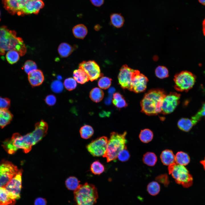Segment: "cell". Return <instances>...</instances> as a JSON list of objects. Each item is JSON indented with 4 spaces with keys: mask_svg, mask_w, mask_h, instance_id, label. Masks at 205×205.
I'll use <instances>...</instances> for the list:
<instances>
[{
    "mask_svg": "<svg viewBox=\"0 0 205 205\" xmlns=\"http://www.w3.org/2000/svg\"><path fill=\"white\" fill-rule=\"evenodd\" d=\"M48 127L47 123L42 120L36 123L32 132L23 136L19 133H15L11 138L3 142L2 146L10 154H13L19 149H22L25 153H28L31 150L32 146L46 136Z\"/></svg>",
    "mask_w": 205,
    "mask_h": 205,
    "instance_id": "cell-1",
    "label": "cell"
},
{
    "mask_svg": "<svg viewBox=\"0 0 205 205\" xmlns=\"http://www.w3.org/2000/svg\"><path fill=\"white\" fill-rule=\"evenodd\" d=\"M15 50L21 56L26 52V48L22 39L17 36L14 30H9L5 26L0 27V55L5 54L7 51Z\"/></svg>",
    "mask_w": 205,
    "mask_h": 205,
    "instance_id": "cell-2",
    "label": "cell"
},
{
    "mask_svg": "<svg viewBox=\"0 0 205 205\" xmlns=\"http://www.w3.org/2000/svg\"><path fill=\"white\" fill-rule=\"evenodd\" d=\"M166 95L162 89H153L149 91L141 101L142 112L148 115H155L161 113L163 101Z\"/></svg>",
    "mask_w": 205,
    "mask_h": 205,
    "instance_id": "cell-3",
    "label": "cell"
},
{
    "mask_svg": "<svg viewBox=\"0 0 205 205\" xmlns=\"http://www.w3.org/2000/svg\"><path fill=\"white\" fill-rule=\"evenodd\" d=\"M126 132L122 134L113 132L110 133L108 140L106 152L103 156L105 157L107 162L115 160L119 153L122 150L127 149Z\"/></svg>",
    "mask_w": 205,
    "mask_h": 205,
    "instance_id": "cell-4",
    "label": "cell"
},
{
    "mask_svg": "<svg viewBox=\"0 0 205 205\" xmlns=\"http://www.w3.org/2000/svg\"><path fill=\"white\" fill-rule=\"evenodd\" d=\"M74 194L77 205H94L98 198L97 188L87 183L80 184L74 190Z\"/></svg>",
    "mask_w": 205,
    "mask_h": 205,
    "instance_id": "cell-5",
    "label": "cell"
},
{
    "mask_svg": "<svg viewBox=\"0 0 205 205\" xmlns=\"http://www.w3.org/2000/svg\"><path fill=\"white\" fill-rule=\"evenodd\" d=\"M168 170L169 174L171 175L177 184L186 188L192 185V177L184 166L175 163L169 166Z\"/></svg>",
    "mask_w": 205,
    "mask_h": 205,
    "instance_id": "cell-6",
    "label": "cell"
},
{
    "mask_svg": "<svg viewBox=\"0 0 205 205\" xmlns=\"http://www.w3.org/2000/svg\"><path fill=\"white\" fill-rule=\"evenodd\" d=\"M196 79V76L192 73L187 71H182L174 76V87L179 91H188L193 87Z\"/></svg>",
    "mask_w": 205,
    "mask_h": 205,
    "instance_id": "cell-7",
    "label": "cell"
},
{
    "mask_svg": "<svg viewBox=\"0 0 205 205\" xmlns=\"http://www.w3.org/2000/svg\"><path fill=\"white\" fill-rule=\"evenodd\" d=\"M17 167L5 160L0 162V187H4L19 172Z\"/></svg>",
    "mask_w": 205,
    "mask_h": 205,
    "instance_id": "cell-8",
    "label": "cell"
},
{
    "mask_svg": "<svg viewBox=\"0 0 205 205\" xmlns=\"http://www.w3.org/2000/svg\"><path fill=\"white\" fill-rule=\"evenodd\" d=\"M22 172V169H19L18 173L4 186L12 197L16 200L20 198Z\"/></svg>",
    "mask_w": 205,
    "mask_h": 205,
    "instance_id": "cell-9",
    "label": "cell"
},
{
    "mask_svg": "<svg viewBox=\"0 0 205 205\" xmlns=\"http://www.w3.org/2000/svg\"><path fill=\"white\" fill-rule=\"evenodd\" d=\"M108 141V138L106 137L99 138L87 145V149L94 156H103L106 151Z\"/></svg>",
    "mask_w": 205,
    "mask_h": 205,
    "instance_id": "cell-10",
    "label": "cell"
},
{
    "mask_svg": "<svg viewBox=\"0 0 205 205\" xmlns=\"http://www.w3.org/2000/svg\"><path fill=\"white\" fill-rule=\"evenodd\" d=\"M181 95L176 92H171L164 98L161 106V113L164 114L173 112L179 104Z\"/></svg>",
    "mask_w": 205,
    "mask_h": 205,
    "instance_id": "cell-11",
    "label": "cell"
},
{
    "mask_svg": "<svg viewBox=\"0 0 205 205\" xmlns=\"http://www.w3.org/2000/svg\"><path fill=\"white\" fill-rule=\"evenodd\" d=\"M137 71L129 67L126 64L121 67L118 79L119 83L122 89L130 90L132 79Z\"/></svg>",
    "mask_w": 205,
    "mask_h": 205,
    "instance_id": "cell-12",
    "label": "cell"
},
{
    "mask_svg": "<svg viewBox=\"0 0 205 205\" xmlns=\"http://www.w3.org/2000/svg\"><path fill=\"white\" fill-rule=\"evenodd\" d=\"M79 67L85 72L91 81L102 76L99 65L94 61H83L79 64Z\"/></svg>",
    "mask_w": 205,
    "mask_h": 205,
    "instance_id": "cell-13",
    "label": "cell"
},
{
    "mask_svg": "<svg viewBox=\"0 0 205 205\" xmlns=\"http://www.w3.org/2000/svg\"><path fill=\"white\" fill-rule=\"evenodd\" d=\"M148 80L147 77L137 70L132 81L129 91L136 93L144 91Z\"/></svg>",
    "mask_w": 205,
    "mask_h": 205,
    "instance_id": "cell-14",
    "label": "cell"
},
{
    "mask_svg": "<svg viewBox=\"0 0 205 205\" xmlns=\"http://www.w3.org/2000/svg\"><path fill=\"white\" fill-rule=\"evenodd\" d=\"M30 0H2L5 9L12 15H22V10Z\"/></svg>",
    "mask_w": 205,
    "mask_h": 205,
    "instance_id": "cell-15",
    "label": "cell"
},
{
    "mask_svg": "<svg viewBox=\"0 0 205 205\" xmlns=\"http://www.w3.org/2000/svg\"><path fill=\"white\" fill-rule=\"evenodd\" d=\"M44 5V3L42 0H30L22 10V15L31 14H37Z\"/></svg>",
    "mask_w": 205,
    "mask_h": 205,
    "instance_id": "cell-16",
    "label": "cell"
},
{
    "mask_svg": "<svg viewBox=\"0 0 205 205\" xmlns=\"http://www.w3.org/2000/svg\"><path fill=\"white\" fill-rule=\"evenodd\" d=\"M29 81L32 87L38 86L41 85L44 80V77L42 71L39 69L28 74Z\"/></svg>",
    "mask_w": 205,
    "mask_h": 205,
    "instance_id": "cell-17",
    "label": "cell"
},
{
    "mask_svg": "<svg viewBox=\"0 0 205 205\" xmlns=\"http://www.w3.org/2000/svg\"><path fill=\"white\" fill-rule=\"evenodd\" d=\"M16 200L12 197L4 187H0V205H14Z\"/></svg>",
    "mask_w": 205,
    "mask_h": 205,
    "instance_id": "cell-18",
    "label": "cell"
},
{
    "mask_svg": "<svg viewBox=\"0 0 205 205\" xmlns=\"http://www.w3.org/2000/svg\"><path fill=\"white\" fill-rule=\"evenodd\" d=\"M13 117L7 109L0 108V127L3 128L9 124Z\"/></svg>",
    "mask_w": 205,
    "mask_h": 205,
    "instance_id": "cell-19",
    "label": "cell"
},
{
    "mask_svg": "<svg viewBox=\"0 0 205 205\" xmlns=\"http://www.w3.org/2000/svg\"><path fill=\"white\" fill-rule=\"evenodd\" d=\"M162 163L166 165H169L175 162V156L172 151L166 149L163 151L160 155Z\"/></svg>",
    "mask_w": 205,
    "mask_h": 205,
    "instance_id": "cell-20",
    "label": "cell"
},
{
    "mask_svg": "<svg viewBox=\"0 0 205 205\" xmlns=\"http://www.w3.org/2000/svg\"><path fill=\"white\" fill-rule=\"evenodd\" d=\"M73 78L77 83L83 84L89 80V77L83 69L79 68L73 72Z\"/></svg>",
    "mask_w": 205,
    "mask_h": 205,
    "instance_id": "cell-21",
    "label": "cell"
},
{
    "mask_svg": "<svg viewBox=\"0 0 205 205\" xmlns=\"http://www.w3.org/2000/svg\"><path fill=\"white\" fill-rule=\"evenodd\" d=\"M72 31L76 38L83 39L87 34L88 30L86 27L82 24H77L73 28Z\"/></svg>",
    "mask_w": 205,
    "mask_h": 205,
    "instance_id": "cell-22",
    "label": "cell"
},
{
    "mask_svg": "<svg viewBox=\"0 0 205 205\" xmlns=\"http://www.w3.org/2000/svg\"><path fill=\"white\" fill-rule=\"evenodd\" d=\"M194 125L191 119L182 118L178 121L177 126L181 130L185 132L189 131Z\"/></svg>",
    "mask_w": 205,
    "mask_h": 205,
    "instance_id": "cell-23",
    "label": "cell"
},
{
    "mask_svg": "<svg viewBox=\"0 0 205 205\" xmlns=\"http://www.w3.org/2000/svg\"><path fill=\"white\" fill-rule=\"evenodd\" d=\"M190 158L186 153L182 151L178 152L175 156V162L176 163L182 165H187L190 162Z\"/></svg>",
    "mask_w": 205,
    "mask_h": 205,
    "instance_id": "cell-24",
    "label": "cell"
},
{
    "mask_svg": "<svg viewBox=\"0 0 205 205\" xmlns=\"http://www.w3.org/2000/svg\"><path fill=\"white\" fill-rule=\"evenodd\" d=\"M73 51V48L66 43H61L59 46L58 51L60 55L62 57H67L69 56Z\"/></svg>",
    "mask_w": 205,
    "mask_h": 205,
    "instance_id": "cell-25",
    "label": "cell"
},
{
    "mask_svg": "<svg viewBox=\"0 0 205 205\" xmlns=\"http://www.w3.org/2000/svg\"><path fill=\"white\" fill-rule=\"evenodd\" d=\"M112 102L115 106L119 108L125 107L128 105L123 96L118 92L113 94Z\"/></svg>",
    "mask_w": 205,
    "mask_h": 205,
    "instance_id": "cell-26",
    "label": "cell"
},
{
    "mask_svg": "<svg viewBox=\"0 0 205 205\" xmlns=\"http://www.w3.org/2000/svg\"><path fill=\"white\" fill-rule=\"evenodd\" d=\"M104 96L103 91L98 87H95L92 89L89 94V97L91 99L96 102L101 101L102 99Z\"/></svg>",
    "mask_w": 205,
    "mask_h": 205,
    "instance_id": "cell-27",
    "label": "cell"
},
{
    "mask_svg": "<svg viewBox=\"0 0 205 205\" xmlns=\"http://www.w3.org/2000/svg\"><path fill=\"white\" fill-rule=\"evenodd\" d=\"M110 20L112 25L117 28L122 27L124 21L123 17L120 14L116 13L111 15Z\"/></svg>",
    "mask_w": 205,
    "mask_h": 205,
    "instance_id": "cell-28",
    "label": "cell"
},
{
    "mask_svg": "<svg viewBox=\"0 0 205 205\" xmlns=\"http://www.w3.org/2000/svg\"><path fill=\"white\" fill-rule=\"evenodd\" d=\"M157 160L155 154L153 152H148L144 154L143 157L144 163L146 165L153 166L156 164Z\"/></svg>",
    "mask_w": 205,
    "mask_h": 205,
    "instance_id": "cell-29",
    "label": "cell"
},
{
    "mask_svg": "<svg viewBox=\"0 0 205 205\" xmlns=\"http://www.w3.org/2000/svg\"><path fill=\"white\" fill-rule=\"evenodd\" d=\"M139 137L142 142L144 143H147L152 140L153 137V134L150 130L148 129H144L141 130Z\"/></svg>",
    "mask_w": 205,
    "mask_h": 205,
    "instance_id": "cell-30",
    "label": "cell"
},
{
    "mask_svg": "<svg viewBox=\"0 0 205 205\" xmlns=\"http://www.w3.org/2000/svg\"><path fill=\"white\" fill-rule=\"evenodd\" d=\"M80 133L82 138L88 139L93 135L94 133V130L91 126L88 125H85L81 128Z\"/></svg>",
    "mask_w": 205,
    "mask_h": 205,
    "instance_id": "cell-31",
    "label": "cell"
},
{
    "mask_svg": "<svg viewBox=\"0 0 205 205\" xmlns=\"http://www.w3.org/2000/svg\"><path fill=\"white\" fill-rule=\"evenodd\" d=\"M19 54L15 50L8 51L6 54V58L8 62L11 64L15 63L19 59Z\"/></svg>",
    "mask_w": 205,
    "mask_h": 205,
    "instance_id": "cell-32",
    "label": "cell"
},
{
    "mask_svg": "<svg viewBox=\"0 0 205 205\" xmlns=\"http://www.w3.org/2000/svg\"><path fill=\"white\" fill-rule=\"evenodd\" d=\"M160 186L157 182L153 181L150 183L147 186L148 193L152 196H155L159 192Z\"/></svg>",
    "mask_w": 205,
    "mask_h": 205,
    "instance_id": "cell-33",
    "label": "cell"
},
{
    "mask_svg": "<svg viewBox=\"0 0 205 205\" xmlns=\"http://www.w3.org/2000/svg\"><path fill=\"white\" fill-rule=\"evenodd\" d=\"M80 181L75 177H71L65 181V184L67 188L71 190H75L79 186Z\"/></svg>",
    "mask_w": 205,
    "mask_h": 205,
    "instance_id": "cell-34",
    "label": "cell"
},
{
    "mask_svg": "<svg viewBox=\"0 0 205 205\" xmlns=\"http://www.w3.org/2000/svg\"><path fill=\"white\" fill-rule=\"evenodd\" d=\"M91 170L95 175H99L102 173L104 170L103 165L98 161L93 162L91 165Z\"/></svg>",
    "mask_w": 205,
    "mask_h": 205,
    "instance_id": "cell-35",
    "label": "cell"
},
{
    "mask_svg": "<svg viewBox=\"0 0 205 205\" xmlns=\"http://www.w3.org/2000/svg\"><path fill=\"white\" fill-rule=\"evenodd\" d=\"M23 68L25 72L28 74L37 70V66L34 62L28 60L24 63Z\"/></svg>",
    "mask_w": 205,
    "mask_h": 205,
    "instance_id": "cell-36",
    "label": "cell"
},
{
    "mask_svg": "<svg viewBox=\"0 0 205 205\" xmlns=\"http://www.w3.org/2000/svg\"><path fill=\"white\" fill-rule=\"evenodd\" d=\"M155 73L157 77L161 79L167 77L169 75L168 69L164 66H158L155 69Z\"/></svg>",
    "mask_w": 205,
    "mask_h": 205,
    "instance_id": "cell-37",
    "label": "cell"
},
{
    "mask_svg": "<svg viewBox=\"0 0 205 205\" xmlns=\"http://www.w3.org/2000/svg\"><path fill=\"white\" fill-rule=\"evenodd\" d=\"M202 117H205V103L203 104L200 109L191 118L194 125L199 121Z\"/></svg>",
    "mask_w": 205,
    "mask_h": 205,
    "instance_id": "cell-38",
    "label": "cell"
},
{
    "mask_svg": "<svg viewBox=\"0 0 205 205\" xmlns=\"http://www.w3.org/2000/svg\"><path fill=\"white\" fill-rule=\"evenodd\" d=\"M112 79L106 77H102L100 79L98 82V85L101 88L106 89L110 86Z\"/></svg>",
    "mask_w": 205,
    "mask_h": 205,
    "instance_id": "cell-39",
    "label": "cell"
},
{
    "mask_svg": "<svg viewBox=\"0 0 205 205\" xmlns=\"http://www.w3.org/2000/svg\"><path fill=\"white\" fill-rule=\"evenodd\" d=\"M65 88L69 91L75 89L77 86L76 81L73 78L69 77L66 79L64 82Z\"/></svg>",
    "mask_w": 205,
    "mask_h": 205,
    "instance_id": "cell-40",
    "label": "cell"
},
{
    "mask_svg": "<svg viewBox=\"0 0 205 205\" xmlns=\"http://www.w3.org/2000/svg\"><path fill=\"white\" fill-rule=\"evenodd\" d=\"M51 87L52 90L56 93H59L62 92L63 88L62 83L60 81L56 80L51 83Z\"/></svg>",
    "mask_w": 205,
    "mask_h": 205,
    "instance_id": "cell-41",
    "label": "cell"
},
{
    "mask_svg": "<svg viewBox=\"0 0 205 205\" xmlns=\"http://www.w3.org/2000/svg\"><path fill=\"white\" fill-rule=\"evenodd\" d=\"M126 149H125L121 150L119 153L118 155L117 158L121 161H126L130 158V154Z\"/></svg>",
    "mask_w": 205,
    "mask_h": 205,
    "instance_id": "cell-42",
    "label": "cell"
},
{
    "mask_svg": "<svg viewBox=\"0 0 205 205\" xmlns=\"http://www.w3.org/2000/svg\"><path fill=\"white\" fill-rule=\"evenodd\" d=\"M10 104V100L9 99L0 97V108L8 109Z\"/></svg>",
    "mask_w": 205,
    "mask_h": 205,
    "instance_id": "cell-43",
    "label": "cell"
},
{
    "mask_svg": "<svg viewBox=\"0 0 205 205\" xmlns=\"http://www.w3.org/2000/svg\"><path fill=\"white\" fill-rule=\"evenodd\" d=\"M158 181L163 184L165 186H167L169 184V181L167 175L166 174L161 175L156 178Z\"/></svg>",
    "mask_w": 205,
    "mask_h": 205,
    "instance_id": "cell-44",
    "label": "cell"
},
{
    "mask_svg": "<svg viewBox=\"0 0 205 205\" xmlns=\"http://www.w3.org/2000/svg\"><path fill=\"white\" fill-rule=\"evenodd\" d=\"M56 99L55 96L52 95L47 96L45 99L46 103L49 106L54 105L56 102Z\"/></svg>",
    "mask_w": 205,
    "mask_h": 205,
    "instance_id": "cell-45",
    "label": "cell"
},
{
    "mask_svg": "<svg viewBox=\"0 0 205 205\" xmlns=\"http://www.w3.org/2000/svg\"><path fill=\"white\" fill-rule=\"evenodd\" d=\"M34 204V205H46V201L45 199L39 197L35 200Z\"/></svg>",
    "mask_w": 205,
    "mask_h": 205,
    "instance_id": "cell-46",
    "label": "cell"
},
{
    "mask_svg": "<svg viewBox=\"0 0 205 205\" xmlns=\"http://www.w3.org/2000/svg\"><path fill=\"white\" fill-rule=\"evenodd\" d=\"M92 4L95 6L99 7L103 3L104 0H90Z\"/></svg>",
    "mask_w": 205,
    "mask_h": 205,
    "instance_id": "cell-47",
    "label": "cell"
},
{
    "mask_svg": "<svg viewBox=\"0 0 205 205\" xmlns=\"http://www.w3.org/2000/svg\"><path fill=\"white\" fill-rule=\"evenodd\" d=\"M115 91V89L113 87L110 88L108 91L109 96L112 97V95H113Z\"/></svg>",
    "mask_w": 205,
    "mask_h": 205,
    "instance_id": "cell-48",
    "label": "cell"
},
{
    "mask_svg": "<svg viewBox=\"0 0 205 205\" xmlns=\"http://www.w3.org/2000/svg\"><path fill=\"white\" fill-rule=\"evenodd\" d=\"M112 97L109 96L106 98L105 101V102L106 105H109L111 102Z\"/></svg>",
    "mask_w": 205,
    "mask_h": 205,
    "instance_id": "cell-49",
    "label": "cell"
},
{
    "mask_svg": "<svg viewBox=\"0 0 205 205\" xmlns=\"http://www.w3.org/2000/svg\"><path fill=\"white\" fill-rule=\"evenodd\" d=\"M202 26L203 32L204 35L205 36V19L203 21Z\"/></svg>",
    "mask_w": 205,
    "mask_h": 205,
    "instance_id": "cell-50",
    "label": "cell"
},
{
    "mask_svg": "<svg viewBox=\"0 0 205 205\" xmlns=\"http://www.w3.org/2000/svg\"><path fill=\"white\" fill-rule=\"evenodd\" d=\"M200 163L202 165L203 168L205 170V157L203 160L200 161Z\"/></svg>",
    "mask_w": 205,
    "mask_h": 205,
    "instance_id": "cell-51",
    "label": "cell"
},
{
    "mask_svg": "<svg viewBox=\"0 0 205 205\" xmlns=\"http://www.w3.org/2000/svg\"><path fill=\"white\" fill-rule=\"evenodd\" d=\"M198 1L201 4L205 5V0H198Z\"/></svg>",
    "mask_w": 205,
    "mask_h": 205,
    "instance_id": "cell-52",
    "label": "cell"
},
{
    "mask_svg": "<svg viewBox=\"0 0 205 205\" xmlns=\"http://www.w3.org/2000/svg\"></svg>",
    "mask_w": 205,
    "mask_h": 205,
    "instance_id": "cell-53",
    "label": "cell"
}]
</instances>
